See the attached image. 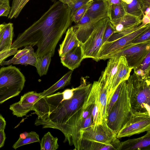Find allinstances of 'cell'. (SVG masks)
Here are the masks:
<instances>
[{"label": "cell", "instance_id": "cell-44", "mask_svg": "<svg viewBox=\"0 0 150 150\" xmlns=\"http://www.w3.org/2000/svg\"><path fill=\"white\" fill-rule=\"evenodd\" d=\"M108 3L109 6L113 4H119L122 3L121 0H106Z\"/></svg>", "mask_w": 150, "mask_h": 150}, {"label": "cell", "instance_id": "cell-6", "mask_svg": "<svg viewBox=\"0 0 150 150\" xmlns=\"http://www.w3.org/2000/svg\"><path fill=\"white\" fill-rule=\"evenodd\" d=\"M150 52V41L139 44L130 43L108 55L103 60L116 56L125 57L129 67L132 69L138 68Z\"/></svg>", "mask_w": 150, "mask_h": 150}, {"label": "cell", "instance_id": "cell-40", "mask_svg": "<svg viewBox=\"0 0 150 150\" xmlns=\"http://www.w3.org/2000/svg\"><path fill=\"white\" fill-rule=\"evenodd\" d=\"M6 139V134L4 130H0V148L2 147L4 145Z\"/></svg>", "mask_w": 150, "mask_h": 150}, {"label": "cell", "instance_id": "cell-41", "mask_svg": "<svg viewBox=\"0 0 150 150\" xmlns=\"http://www.w3.org/2000/svg\"><path fill=\"white\" fill-rule=\"evenodd\" d=\"M6 125V122L4 118L0 114V130H4Z\"/></svg>", "mask_w": 150, "mask_h": 150}, {"label": "cell", "instance_id": "cell-9", "mask_svg": "<svg viewBox=\"0 0 150 150\" xmlns=\"http://www.w3.org/2000/svg\"><path fill=\"white\" fill-rule=\"evenodd\" d=\"M81 140L99 142L106 144H112L119 139L117 134L107 125L106 121L96 126L93 125L81 131Z\"/></svg>", "mask_w": 150, "mask_h": 150}, {"label": "cell", "instance_id": "cell-30", "mask_svg": "<svg viewBox=\"0 0 150 150\" xmlns=\"http://www.w3.org/2000/svg\"><path fill=\"white\" fill-rule=\"evenodd\" d=\"M150 52H149L140 66L134 70V72L141 76L150 78Z\"/></svg>", "mask_w": 150, "mask_h": 150}, {"label": "cell", "instance_id": "cell-24", "mask_svg": "<svg viewBox=\"0 0 150 150\" xmlns=\"http://www.w3.org/2000/svg\"><path fill=\"white\" fill-rule=\"evenodd\" d=\"M58 139L54 137L50 132L45 134L40 142L41 150H56L59 146Z\"/></svg>", "mask_w": 150, "mask_h": 150}, {"label": "cell", "instance_id": "cell-31", "mask_svg": "<svg viewBox=\"0 0 150 150\" xmlns=\"http://www.w3.org/2000/svg\"><path fill=\"white\" fill-rule=\"evenodd\" d=\"M40 142L39 135L35 132L31 131L28 132V135L25 139H22L19 138L18 140L13 146V148L15 149L22 146Z\"/></svg>", "mask_w": 150, "mask_h": 150}, {"label": "cell", "instance_id": "cell-27", "mask_svg": "<svg viewBox=\"0 0 150 150\" xmlns=\"http://www.w3.org/2000/svg\"><path fill=\"white\" fill-rule=\"evenodd\" d=\"M38 56L32 48L29 51L25 53L17 60L13 64H21L26 66L31 65L35 67Z\"/></svg>", "mask_w": 150, "mask_h": 150}, {"label": "cell", "instance_id": "cell-47", "mask_svg": "<svg viewBox=\"0 0 150 150\" xmlns=\"http://www.w3.org/2000/svg\"><path fill=\"white\" fill-rule=\"evenodd\" d=\"M144 14L150 18V7H147L145 8Z\"/></svg>", "mask_w": 150, "mask_h": 150}, {"label": "cell", "instance_id": "cell-2", "mask_svg": "<svg viewBox=\"0 0 150 150\" xmlns=\"http://www.w3.org/2000/svg\"><path fill=\"white\" fill-rule=\"evenodd\" d=\"M71 14L67 5L54 2L38 20L18 35L11 48L37 45L38 57L50 53L53 56L57 44L72 22Z\"/></svg>", "mask_w": 150, "mask_h": 150}, {"label": "cell", "instance_id": "cell-45", "mask_svg": "<svg viewBox=\"0 0 150 150\" xmlns=\"http://www.w3.org/2000/svg\"><path fill=\"white\" fill-rule=\"evenodd\" d=\"M5 23L0 24V41L4 30Z\"/></svg>", "mask_w": 150, "mask_h": 150}, {"label": "cell", "instance_id": "cell-38", "mask_svg": "<svg viewBox=\"0 0 150 150\" xmlns=\"http://www.w3.org/2000/svg\"><path fill=\"white\" fill-rule=\"evenodd\" d=\"M91 0H75L70 7L71 10V16L80 8L84 6Z\"/></svg>", "mask_w": 150, "mask_h": 150}, {"label": "cell", "instance_id": "cell-42", "mask_svg": "<svg viewBox=\"0 0 150 150\" xmlns=\"http://www.w3.org/2000/svg\"><path fill=\"white\" fill-rule=\"evenodd\" d=\"M142 20V23L144 24H150V18L144 14H143Z\"/></svg>", "mask_w": 150, "mask_h": 150}, {"label": "cell", "instance_id": "cell-28", "mask_svg": "<svg viewBox=\"0 0 150 150\" xmlns=\"http://www.w3.org/2000/svg\"><path fill=\"white\" fill-rule=\"evenodd\" d=\"M125 10L122 4L110 6L108 17L111 22H113L120 18L125 14Z\"/></svg>", "mask_w": 150, "mask_h": 150}, {"label": "cell", "instance_id": "cell-1", "mask_svg": "<svg viewBox=\"0 0 150 150\" xmlns=\"http://www.w3.org/2000/svg\"><path fill=\"white\" fill-rule=\"evenodd\" d=\"M78 87L67 89L45 97L50 112L44 120L35 123L42 128H52L60 130L65 137L64 142L73 145L79 150L77 128L86 102L91 91L92 84L83 78Z\"/></svg>", "mask_w": 150, "mask_h": 150}, {"label": "cell", "instance_id": "cell-4", "mask_svg": "<svg viewBox=\"0 0 150 150\" xmlns=\"http://www.w3.org/2000/svg\"><path fill=\"white\" fill-rule=\"evenodd\" d=\"M133 112L128 95L126 80L124 81L118 97L107 117L106 124L117 134L129 119Z\"/></svg>", "mask_w": 150, "mask_h": 150}, {"label": "cell", "instance_id": "cell-34", "mask_svg": "<svg viewBox=\"0 0 150 150\" xmlns=\"http://www.w3.org/2000/svg\"><path fill=\"white\" fill-rule=\"evenodd\" d=\"M123 81L121 83L117 88L114 91L109 102L107 106V117L118 97L123 84Z\"/></svg>", "mask_w": 150, "mask_h": 150}, {"label": "cell", "instance_id": "cell-46", "mask_svg": "<svg viewBox=\"0 0 150 150\" xmlns=\"http://www.w3.org/2000/svg\"><path fill=\"white\" fill-rule=\"evenodd\" d=\"M144 5L145 8L150 7V0H141Z\"/></svg>", "mask_w": 150, "mask_h": 150}, {"label": "cell", "instance_id": "cell-14", "mask_svg": "<svg viewBox=\"0 0 150 150\" xmlns=\"http://www.w3.org/2000/svg\"><path fill=\"white\" fill-rule=\"evenodd\" d=\"M150 130L143 136L120 142L119 150H141L150 148Z\"/></svg>", "mask_w": 150, "mask_h": 150}, {"label": "cell", "instance_id": "cell-35", "mask_svg": "<svg viewBox=\"0 0 150 150\" xmlns=\"http://www.w3.org/2000/svg\"><path fill=\"white\" fill-rule=\"evenodd\" d=\"M11 10L9 0H0V17L8 16Z\"/></svg>", "mask_w": 150, "mask_h": 150}, {"label": "cell", "instance_id": "cell-22", "mask_svg": "<svg viewBox=\"0 0 150 150\" xmlns=\"http://www.w3.org/2000/svg\"><path fill=\"white\" fill-rule=\"evenodd\" d=\"M126 13L142 18L145 8L141 0H133L129 4L122 3Z\"/></svg>", "mask_w": 150, "mask_h": 150}, {"label": "cell", "instance_id": "cell-23", "mask_svg": "<svg viewBox=\"0 0 150 150\" xmlns=\"http://www.w3.org/2000/svg\"><path fill=\"white\" fill-rule=\"evenodd\" d=\"M100 82V84L98 94V100L100 114L102 122L103 121L106 120L107 97L106 89L104 84Z\"/></svg>", "mask_w": 150, "mask_h": 150}, {"label": "cell", "instance_id": "cell-15", "mask_svg": "<svg viewBox=\"0 0 150 150\" xmlns=\"http://www.w3.org/2000/svg\"><path fill=\"white\" fill-rule=\"evenodd\" d=\"M109 7L106 0L93 1L86 13L91 20H100L108 17Z\"/></svg>", "mask_w": 150, "mask_h": 150}, {"label": "cell", "instance_id": "cell-12", "mask_svg": "<svg viewBox=\"0 0 150 150\" xmlns=\"http://www.w3.org/2000/svg\"><path fill=\"white\" fill-rule=\"evenodd\" d=\"M120 57L109 58L107 66L102 71L98 81L102 83L106 89L107 97L110 89L112 81L116 73Z\"/></svg>", "mask_w": 150, "mask_h": 150}, {"label": "cell", "instance_id": "cell-3", "mask_svg": "<svg viewBox=\"0 0 150 150\" xmlns=\"http://www.w3.org/2000/svg\"><path fill=\"white\" fill-rule=\"evenodd\" d=\"M130 103L133 111L150 112V78L134 72L126 80Z\"/></svg>", "mask_w": 150, "mask_h": 150}, {"label": "cell", "instance_id": "cell-21", "mask_svg": "<svg viewBox=\"0 0 150 150\" xmlns=\"http://www.w3.org/2000/svg\"><path fill=\"white\" fill-rule=\"evenodd\" d=\"M73 71L70 70L64 75L59 80L47 89L40 93L43 97L53 94L56 91L63 88L69 84Z\"/></svg>", "mask_w": 150, "mask_h": 150}, {"label": "cell", "instance_id": "cell-17", "mask_svg": "<svg viewBox=\"0 0 150 150\" xmlns=\"http://www.w3.org/2000/svg\"><path fill=\"white\" fill-rule=\"evenodd\" d=\"M111 23L115 29V34L126 29L138 26L142 23V20L139 17L126 13L120 18Z\"/></svg>", "mask_w": 150, "mask_h": 150}, {"label": "cell", "instance_id": "cell-5", "mask_svg": "<svg viewBox=\"0 0 150 150\" xmlns=\"http://www.w3.org/2000/svg\"><path fill=\"white\" fill-rule=\"evenodd\" d=\"M25 79L15 66L10 65L0 69V104L18 96L23 90Z\"/></svg>", "mask_w": 150, "mask_h": 150}, {"label": "cell", "instance_id": "cell-33", "mask_svg": "<svg viewBox=\"0 0 150 150\" xmlns=\"http://www.w3.org/2000/svg\"><path fill=\"white\" fill-rule=\"evenodd\" d=\"M32 48H33V47L31 46H27L25 47L22 50H18L12 59L7 61H4L0 65L1 66L6 65H9L12 64H13L24 54L29 51Z\"/></svg>", "mask_w": 150, "mask_h": 150}, {"label": "cell", "instance_id": "cell-49", "mask_svg": "<svg viewBox=\"0 0 150 150\" xmlns=\"http://www.w3.org/2000/svg\"><path fill=\"white\" fill-rule=\"evenodd\" d=\"M122 3L126 4H130L133 0H121Z\"/></svg>", "mask_w": 150, "mask_h": 150}, {"label": "cell", "instance_id": "cell-43", "mask_svg": "<svg viewBox=\"0 0 150 150\" xmlns=\"http://www.w3.org/2000/svg\"><path fill=\"white\" fill-rule=\"evenodd\" d=\"M58 1L67 5L70 8L74 3L75 0H58Z\"/></svg>", "mask_w": 150, "mask_h": 150}, {"label": "cell", "instance_id": "cell-10", "mask_svg": "<svg viewBox=\"0 0 150 150\" xmlns=\"http://www.w3.org/2000/svg\"><path fill=\"white\" fill-rule=\"evenodd\" d=\"M150 28V24L141 23L132 32L113 41H107L101 45L98 52L99 60L127 45L142 33Z\"/></svg>", "mask_w": 150, "mask_h": 150}, {"label": "cell", "instance_id": "cell-20", "mask_svg": "<svg viewBox=\"0 0 150 150\" xmlns=\"http://www.w3.org/2000/svg\"><path fill=\"white\" fill-rule=\"evenodd\" d=\"M13 34V24L5 23L4 30L0 41V52L11 49Z\"/></svg>", "mask_w": 150, "mask_h": 150}, {"label": "cell", "instance_id": "cell-48", "mask_svg": "<svg viewBox=\"0 0 150 150\" xmlns=\"http://www.w3.org/2000/svg\"><path fill=\"white\" fill-rule=\"evenodd\" d=\"M28 132H24L23 133H21L20 135L19 138L23 139H25L28 135Z\"/></svg>", "mask_w": 150, "mask_h": 150}, {"label": "cell", "instance_id": "cell-39", "mask_svg": "<svg viewBox=\"0 0 150 150\" xmlns=\"http://www.w3.org/2000/svg\"><path fill=\"white\" fill-rule=\"evenodd\" d=\"M18 50L17 49L11 48L0 52V65L8 57L14 55Z\"/></svg>", "mask_w": 150, "mask_h": 150}, {"label": "cell", "instance_id": "cell-36", "mask_svg": "<svg viewBox=\"0 0 150 150\" xmlns=\"http://www.w3.org/2000/svg\"><path fill=\"white\" fill-rule=\"evenodd\" d=\"M149 41H150V28L135 38L131 43L138 44Z\"/></svg>", "mask_w": 150, "mask_h": 150}, {"label": "cell", "instance_id": "cell-11", "mask_svg": "<svg viewBox=\"0 0 150 150\" xmlns=\"http://www.w3.org/2000/svg\"><path fill=\"white\" fill-rule=\"evenodd\" d=\"M132 70L128 66L125 57L120 56L117 70L112 81L109 93L107 96V106L117 88L122 82L128 79Z\"/></svg>", "mask_w": 150, "mask_h": 150}, {"label": "cell", "instance_id": "cell-19", "mask_svg": "<svg viewBox=\"0 0 150 150\" xmlns=\"http://www.w3.org/2000/svg\"><path fill=\"white\" fill-rule=\"evenodd\" d=\"M120 142L118 140L116 142L110 144L101 143L81 140L80 150H119Z\"/></svg>", "mask_w": 150, "mask_h": 150}, {"label": "cell", "instance_id": "cell-37", "mask_svg": "<svg viewBox=\"0 0 150 150\" xmlns=\"http://www.w3.org/2000/svg\"><path fill=\"white\" fill-rule=\"evenodd\" d=\"M115 29L109 18L105 31L103 38V44L107 41L111 36L115 33Z\"/></svg>", "mask_w": 150, "mask_h": 150}, {"label": "cell", "instance_id": "cell-8", "mask_svg": "<svg viewBox=\"0 0 150 150\" xmlns=\"http://www.w3.org/2000/svg\"><path fill=\"white\" fill-rule=\"evenodd\" d=\"M150 130V113L133 111L129 119L117 133L118 139L129 137Z\"/></svg>", "mask_w": 150, "mask_h": 150}, {"label": "cell", "instance_id": "cell-16", "mask_svg": "<svg viewBox=\"0 0 150 150\" xmlns=\"http://www.w3.org/2000/svg\"><path fill=\"white\" fill-rule=\"evenodd\" d=\"M100 20H92L88 22L79 21L72 26L78 40L82 44L88 39L94 30L96 23Z\"/></svg>", "mask_w": 150, "mask_h": 150}, {"label": "cell", "instance_id": "cell-7", "mask_svg": "<svg viewBox=\"0 0 150 150\" xmlns=\"http://www.w3.org/2000/svg\"><path fill=\"white\" fill-rule=\"evenodd\" d=\"M109 19L107 17L99 20L88 39L82 44L84 59L91 58L97 62L99 61L98 52L103 44V35Z\"/></svg>", "mask_w": 150, "mask_h": 150}, {"label": "cell", "instance_id": "cell-25", "mask_svg": "<svg viewBox=\"0 0 150 150\" xmlns=\"http://www.w3.org/2000/svg\"><path fill=\"white\" fill-rule=\"evenodd\" d=\"M52 57V54L50 53L42 57H38L35 67L40 76L47 73Z\"/></svg>", "mask_w": 150, "mask_h": 150}, {"label": "cell", "instance_id": "cell-13", "mask_svg": "<svg viewBox=\"0 0 150 150\" xmlns=\"http://www.w3.org/2000/svg\"><path fill=\"white\" fill-rule=\"evenodd\" d=\"M81 45H78L61 57L62 64L72 71L78 67L84 59Z\"/></svg>", "mask_w": 150, "mask_h": 150}, {"label": "cell", "instance_id": "cell-32", "mask_svg": "<svg viewBox=\"0 0 150 150\" xmlns=\"http://www.w3.org/2000/svg\"><path fill=\"white\" fill-rule=\"evenodd\" d=\"M93 0H91L86 4L77 10L71 16L72 22L77 23L83 16L91 4Z\"/></svg>", "mask_w": 150, "mask_h": 150}, {"label": "cell", "instance_id": "cell-50", "mask_svg": "<svg viewBox=\"0 0 150 150\" xmlns=\"http://www.w3.org/2000/svg\"><path fill=\"white\" fill-rule=\"evenodd\" d=\"M100 0H93V1H98Z\"/></svg>", "mask_w": 150, "mask_h": 150}, {"label": "cell", "instance_id": "cell-18", "mask_svg": "<svg viewBox=\"0 0 150 150\" xmlns=\"http://www.w3.org/2000/svg\"><path fill=\"white\" fill-rule=\"evenodd\" d=\"M82 44L78 40L72 26L68 28L65 37L60 45L58 50L59 56L61 57L78 45Z\"/></svg>", "mask_w": 150, "mask_h": 150}, {"label": "cell", "instance_id": "cell-26", "mask_svg": "<svg viewBox=\"0 0 150 150\" xmlns=\"http://www.w3.org/2000/svg\"><path fill=\"white\" fill-rule=\"evenodd\" d=\"M33 105V103H20L18 102L11 105L9 109L12 111L13 115L17 117H21L32 110Z\"/></svg>", "mask_w": 150, "mask_h": 150}, {"label": "cell", "instance_id": "cell-29", "mask_svg": "<svg viewBox=\"0 0 150 150\" xmlns=\"http://www.w3.org/2000/svg\"><path fill=\"white\" fill-rule=\"evenodd\" d=\"M30 0H13L8 18H17L22 10Z\"/></svg>", "mask_w": 150, "mask_h": 150}]
</instances>
